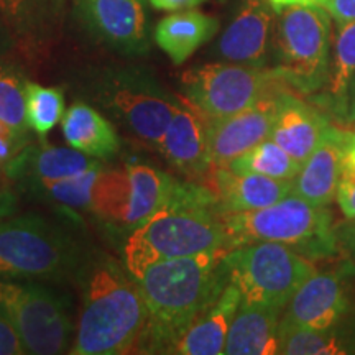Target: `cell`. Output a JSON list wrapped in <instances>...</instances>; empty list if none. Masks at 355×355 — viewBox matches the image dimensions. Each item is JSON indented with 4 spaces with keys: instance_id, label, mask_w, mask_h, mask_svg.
Masks as SVG:
<instances>
[{
    "instance_id": "cell-1",
    "label": "cell",
    "mask_w": 355,
    "mask_h": 355,
    "mask_svg": "<svg viewBox=\"0 0 355 355\" xmlns=\"http://www.w3.org/2000/svg\"><path fill=\"white\" fill-rule=\"evenodd\" d=\"M229 250L163 260L137 278L146 322L135 352L170 354L184 331L229 285L224 255Z\"/></svg>"
},
{
    "instance_id": "cell-2",
    "label": "cell",
    "mask_w": 355,
    "mask_h": 355,
    "mask_svg": "<svg viewBox=\"0 0 355 355\" xmlns=\"http://www.w3.org/2000/svg\"><path fill=\"white\" fill-rule=\"evenodd\" d=\"M74 282L81 308L69 354L135 352L146 322V306L139 282L123 261L104 252L87 254Z\"/></svg>"
},
{
    "instance_id": "cell-3",
    "label": "cell",
    "mask_w": 355,
    "mask_h": 355,
    "mask_svg": "<svg viewBox=\"0 0 355 355\" xmlns=\"http://www.w3.org/2000/svg\"><path fill=\"white\" fill-rule=\"evenodd\" d=\"M212 250H230L216 196L199 181L178 180L165 206L127 235L122 261L139 278L158 261Z\"/></svg>"
},
{
    "instance_id": "cell-4",
    "label": "cell",
    "mask_w": 355,
    "mask_h": 355,
    "mask_svg": "<svg viewBox=\"0 0 355 355\" xmlns=\"http://www.w3.org/2000/svg\"><path fill=\"white\" fill-rule=\"evenodd\" d=\"M230 250L254 242L285 243L309 260L339 255L329 206H314L290 194L266 207L222 214Z\"/></svg>"
},
{
    "instance_id": "cell-5",
    "label": "cell",
    "mask_w": 355,
    "mask_h": 355,
    "mask_svg": "<svg viewBox=\"0 0 355 355\" xmlns=\"http://www.w3.org/2000/svg\"><path fill=\"white\" fill-rule=\"evenodd\" d=\"M332 42V17L322 6L282 8L277 12L272 68L298 94H318L329 78Z\"/></svg>"
},
{
    "instance_id": "cell-6",
    "label": "cell",
    "mask_w": 355,
    "mask_h": 355,
    "mask_svg": "<svg viewBox=\"0 0 355 355\" xmlns=\"http://www.w3.org/2000/svg\"><path fill=\"white\" fill-rule=\"evenodd\" d=\"M86 255L69 230L42 216L0 220V278H74Z\"/></svg>"
},
{
    "instance_id": "cell-7",
    "label": "cell",
    "mask_w": 355,
    "mask_h": 355,
    "mask_svg": "<svg viewBox=\"0 0 355 355\" xmlns=\"http://www.w3.org/2000/svg\"><path fill=\"white\" fill-rule=\"evenodd\" d=\"M89 97L135 139L157 148L176 105V96L141 69L105 71Z\"/></svg>"
},
{
    "instance_id": "cell-8",
    "label": "cell",
    "mask_w": 355,
    "mask_h": 355,
    "mask_svg": "<svg viewBox=\"0 0 355 355\" xmlns=\"http://www.w3.org/2000/svg\"><path fill=\"white\" fill-rule=\"evenodd\" d=\"M229 282L239 288L243 303L285 309L298 288L316 272L313 260L277 242H254L224 255Z\"/></svg>"
},
{
    "instance_id": "cell-9",
    "label": "cell",
    "mask_w": 355,
    "mask_h": 355,
    "mask_svg": "<svg viewBox=\"0 0 355 355\" xmlns=\"http://www.w3.org/2000/svg\"><path fill=\"white\" fill-rule=\"evenodd\" d=\"M0 308L19 332L26 354L69 352L74 343L69 306L60 293L37 279L0 278Z\"/></svg>"
},
{
    "instance_id": "cell-10",
    "label": "cell",
    "mask_w": 355,
    "mask_h": 355,
    "mask_svg": "<svg viewBox=\"0 0 355 355\" xmlns=\"http://www.w3.org/2000/svg\"><path fill=\"white\" fill-rule=\"evenodd\" d=\"M286 86L273 68L237 63H207L181 76V91L209 119L229 117L254 105L275 89Z\"/></svg>"
},
{
    "instance_id": "cell-11",
    "label": "cell",
    "mask_w": 355,
    "mask_h": 355,
    "mask_svg": "<svg viewBox=\"0 0 355 355\" xmlns=\"http://www.w3.org/2000/svg\"><path fill=\"white\" fill-rule=\"evenodd\" d=\"M176 183V178L148 165L104 168L92 214L130 234L165 206Z\"/></svg>"
},
{
    "instance_id": "cell-12",
    "label": "cell",
    "mask_w": 355,
    "mask_h": 355,
    "mask_svg": "<svg viewBox=\"0 0 355 355\" xmlns=\"http://www.w3.org/2000/svg\"><path fill=\"white\" fill-rule=\"evenodd\" d=\"M355 316V296L345 270L314 272L293 295L282 324L327 327Z\"/></svg>"
},
{
    "instance_id": "cell-13",
    "label": "cell",
    "mask_w": 355,
    "mask_h": 355,
    "mask_svg": "<svg viewBox=\"0 0 355 355\" xmlns=\"http://www.w3.org/2000/svg\"><path fill=\"white\" fill-rule=\"evenodd\" d=\"M87 32L123 55L148 50V20L144 0H74Z\"/></svg>"
},
{
    "instance_id": "cell-14",
    "label": "cell",
    "mask_w": 355,
    "mask_h": 355,
    "mask_svg": "<svg viewBox=\"0 0 355 355\" xmlns=\"http://www.w3.org/2000/svg\"><path fill=\"white\" fill-rule=\"evenodd\" d=\"M275 25L277 10L268 0H242L216 44V55L227 63L268 68Z\"/></svg>"
},
{
    "instance_id": "cell-15",
    "label": "cell",
    "mask_w": 355,
    "mask_h": 355,
    "mask_svg": "<svg viewBox=\"0 0 355 355\" xmlns=\"http://www.w3.org/2000/svg\"><path fill=\"white\" fill-rule=\"evenodd\" d=\"M278 87L265 94L254 105L229 117L209 119V155L212 166H229L255 145L272 135L278 109Z\"/></svg>"
},
{
    "instance_id": "cell-16",
    "label": "cell",
    "mask_w": 355,
    "mask_h": 355,
    "mask_svg": "<svg viewBox=\"0 0 355 355\" xmlns=\"http://www.w3.org/2000/svg\"><path fill=\"white\" fill-rule=\"evenodd\" d=\"M163 155L191 181H201L211 171L209 117L184 96L176 97L173 117L162 145Z\"/></svg>"
},
{
    "instance_id": "cell-17",
    "label": "cell",
    "mask_w": 355,
    "mask_h": 355,
    "mask_svg": "<svg viewBox=\"0 0 355 355\" xmlns=\"http://www.w3.org/2000/svg\"><path fill=\"white\" fill-rule=\"evenodd\" d=\"M329 127L327 114L304 101L298 92L288 86L279 91L270 139L298 159L301 165L318 148Z\"/></svg>"
},
{
    "instance_id": "cell-18",
    "label": "cell",
    "mask_w": 355,
    "mask_h": 355,
    "mask_svg": "<svg viewBox=\"0 0 355 355\" xmlns=\"http://www.w3.org/2000/svg\"><path fill=\"white\" fill-rule=\"evenodd\" d=\"M201 183L216 196L220 214L260 209L293 193V181L235 173L227 166H212Z\"/></svg>"
},
{
    "instance_id": "cell-19",
    "label": "cell",
    "mask_w": 355,
    "mask_h": 355,
    "mask_svg": "<svg viewBox=\"0 0 355 355\" xmlns=\"http://www.w3.org/2000/svg\"><path fill=\"white\" fill-rule=\"evenodd\" d=\"M101 165V159L87 157L73 146L66 148L46 145L42 140L40 145H25L3 171L10 180L24 183L32 189L33 186L46 181H60L83 175Z\"/></svg>"
},
{
    "instance_id": "cell-20",
    "label": "cell",
    "mask_w": 355,
    "mask_h": 355,
    "mask_svg": "<svg viewBox=\"0 0 355 355\" xmlns=\"http://www.w3.org/2000/svg\"><path fill=\"white\" fill-rule=\"evenodd\" d=\"M344 146L345 130L331 125L293 180V194L314 206H331L344 171Z\"/></svg>"
},
{
    "instance_id": "cell-21",
    "label": "cell",
    "mask_w": 355,
    "mask_h": 355,
    "mask_svg": "<svg viewBox=\"0 0 355 355\" xmlns=\"http://www.w3.org/2000/svg\"><path fill=\"white\" fill-rule=\"evenodd\" d=\"M242 303V295L234 283L224 288L220 296L199 314L184 334L176 340L170 354L219 355L224 354L232 321Z\"/></svg>"
},
{
    "instance_id": "cell-22",
    "label": "cell",
    "mask_w": 355,
    "mask_h": 355,
    "mask_svg": "<svg viewBox=\"0 0 355 355\" xmlns=\"http://www.w3.org/2000/svg\"><path fill=\"white\" fill-rule=\"evenodd\" d=\"M282 308L255 303H241L230 326L224 354L275 355L278 354V331Z\"/></svg>"
},
{
    "instance_id": "cell-23",
    "label": "cell",
    "mask_w": 355,
    "mask_h": 355,
    "mask_svg": "<svg viewBox=\"0 0 355 355\" xmlns=\"http://www.w3.org/2000/svg\"><path fill=\"white\" fill-rule=\"evenodd\" d=\"M217 30L219 20L216 17L189 8L159 20L155 28V42L173 64L180 66L214 38Z\"/></svg>"
},
{
    "instance_id": "cell-24",
    "label": "cell",
    "mask_w": 355,
    "mask_h": 355,
    "mask_svg": "<svg viewBox=\"0 0 355 355\" xmlns=\"http://www.w3.org/2000/svg\"><path fill=\"white\" fill-rule=\"evenodd\" d=\"M64 140L87 157L110 159L121 152V139L112 123L86 102H74L61 121Z\"/></svg>"
},
{
    "instance_id": "cell-25",
    "label": "cell",
    "mask_w": 355,
    "mask_h": 355,
    "mask_svg": "<svg viewBox=\"0 0 355 355\" xmlns=\"http://www.w3.org/2000/svg\"><path fill=\"white\" fill-rule=\"evenodd\" d=\"M278 354L347 355L355 354V316L327 327H303L279 322Z\"/></svg>"
},
{
    "instance_id": "cell-26",
    "label": "cell",
    "mask_w": 355,
    "mask_h": 355,
    "mask_svg": "<svg viewBox=\"0 0 355 355\" xmlns=\"http://www.w3.org/2000/svg\"><path fill=\"white\" fill-rule=\"evenodd\" d=\"M355 76V21L337 24L334 42H332V56L329 78L326 87L318 92L316 102L326 110L327 115L337 122L343 112V105L347 87Z\"/></svg>"
},
{
    "instance_id": "cell-27",
    "label": "cell",
    "mask_w": 355,
    "mask_h": 355,
    "mask_svg": "<svg viewBox=\"0 0 355 355\" xmlns=\"http://www.w3.org/2000/svg\"><path fill=\"white\" fill-rule=\"evenodd\" d=\"M230 170L235 173H255L266 178L282 181H293L298 175L301 163L283 150L277 141L266 139L255 145L241 157L229 163Z\"/></svg>"
},
{
    "instance_id": "cell-28",
    "label": "cell",
    "mask_w": 355,
    "mask_h": 355,
    "mask_svg": "<svg viewBox=\"0 0 355 355\" xmlns=\"http://www.w3.org/2000/svg\"><path fill=\"white\" fill-rule=\"evenodd\" d=\"M102 170H104V165L83 173V175L66 178V180L46 181V183L33 186L32 191L56 202L58 206L66 207V209L91 212Z\"/></svg>"
},
{
    "instance_id": "cell-29",
    "label": "cell",
    "mask_w": 355,
    "mask_h": 355,
    "mask_svg": "<svg viewBox=\"0 0 355 355\" xmlns=\"http://www.w3.org/2000/svg\"><path fill=\"white\" fill-rule=\"evenodd\" d=\"M26 125L37 132L40 139L55 128L64 117V96L58 87H46L42 84L26 81Z\"/></svg>"
},
{
    "instance_id": "cell-30",
    "label": "cell",
    "mask_w": 355,
    "mask_h": 355,
    "mask_svg": "<svg viewBox=\"0 0 355 355\" xmlns=\"http://www.w3.org/2000/svg\"><path fill=\"white\" fill-rule=\"evenodd\" d=\"M26 81L10 66L0 64V122L26 135Z\"/></svg>"
},
{
    "instance_id": "cell-31",
    "label": "cell",
    "mask_w": 355,
    "mask_h": 355,
    "mask_svg": "<svg viewBox=\"0 0 355 355\" xmlns=\"http://www.w3.org/2000/svg\"><path fill=\"white\" fill-rule=\"evenodd\" d=\"M61 0H0V13L20 32L32 33L55 19Z\"/></svg>"
},
{
    "instance_id": "cell-32",
    "label": "cell",
    "mask_w": 355,
    "mask_h": 355,
    "mask_svg": "<svg viewBox=\"0 0 355 355\" xmlns=\"http://www.w3.org/2000/svg\"><path fill=\"white\" fill-rule=\"evenodd\" d=\"M26 145V135L0 122V170H6L10 159Z\"/></svg>"
},
{
    "instance_id": "cell-33",
    "label": "cell",
    "mask_w": 355,
    "mask_h": 355,
    "mask_svg": "<svg viewBox=\"0 0 355 355\" xmlns=\"http://www.w3.org/2000/svg\"><path fill=\"white\" fill-rule=\"evenodd\" d=\"M26 350L6 311L0 308V355H24Z\"/></svg>"
},
{
    "instance_id": "cell-34",
    "label": "cell",
    "mask_w": 355,
    "mask_h": 355,
    "mask_svg": "<svg viewBox=\"0 0 355 355\" xmlns=\"http://www.w3.org/2000/svg\"><path fill=\"white\" fill-rule=\"evenodd\" d=\"M336 201L339 204L345 219H355V171L344 168Z\"/></svg>"
},
{
    "instance_id": "cell-35",
    "label": "cell",
    "mask_w": 355,
    "mask_h": 355,
    "mask_svg": "<svg viewBox=\"0 0 355 355\" xmlns=\"http://www.w3.org/2000/svg\"><path fill=\"white\" fill-rule=\"evenodd\" d=\"M339 255L355 265V219H345L336 225Z\"/></svg>"
},
{
    "instance_id": "cell-36",
    "label": "cell",
    "mask_w": 355,
    "mask_h": 355,
    "mask_svg": "<svg viewBox=\"0 0 355 355\" xmlns=\"http://www.w3.org/2000/svg\"><path fill=\"white\" fill-rule=\"evenodd\" d=\"M322 7L337 24L355 21V0H324Z\"/></svg>"
},
{
    "instance_id": "cell-37",
    "label": "cell",
    "mask_w": 355,
    "mask_h": 355,
    "mask_svg": "<svg viewBox=\"0 0 355 355\" xmlns=\"http://www.w3.org/2000/svg\"><path fill=\"white\" fill-rule=\"evenodd\" d=\"M148 2L152 3V7L157 8V10L181 12L202 6L207 0H148Z\"/></svg>"
},
{
    "instance_id": "cell-38",
    "label": "cell",
    "mask_w": 355,
    "mask_h": 355,
    "mask_svg": "<svg viewBox=\"0 0 355 355\" xmlns=\"http://www.w3.org/2000/svg\"><path fill=\"white\" fill-rule=\"evenodd\" d=\"M339 122L343 125H350V123H355V76L350 81L347 87V94H345L343 112H340Z\"/></svg>"
},
{
    "instance_id": "cell-39",
    "label": "cell",
    "mask_w": 355,
    "mask_h": 355,
    "mask_svg": "<svg viewBox=\"0 0 355 355\" xmlns=\"http://www.w3.org/2000/svg\"><path fill=\"white\" fill-rule=\"evenodd\" d=\"M344 168L355 171V133L345 130V146H344Z\"/></svg>"
},
{
    "instance_id": "cell-40",
    "label": "cell",
    "mask_w": 355,
    "mask_h": 355,
    "mask_svg": "<svg viewBox=\"0 0 355 355\" xmlns=\"http://www.w3.org/2000/svg\"><path fill=\"white\" fill-rule=\"evenodd\" d=\"M275 10H282L285 7L293 6H322L324 0H268Z\"/></svg>"
},
{
    "instance_id": "cell-41",
    "label": "cell",
    "mask_w": 355,
    "mask_h": 355,
    "mask_svg": "<svg viewBox=\"0 0 355 355\" xmlns=\"http://www.w3.org/2000/svg\"><path fill=\"white\" fill-rule=\"evenodd\" d=\"M3 48V40H2V35H0V51H2Z\"/></svg>"
},
{
    "instance_id": "cell-42",
    "label": "cell",
    "mask_w": 355,
    "mask_h": 355,
    "mask_svg": "<svg viewBox=\"0 0 355 355\" xmlns=\"http://www.w3.org/2000/svg\"><path fill=\"white\" fill-rule=\"evenodd\" d=\"M220 2H225V0H220Z\"/></svg>"
}]
</instances>
